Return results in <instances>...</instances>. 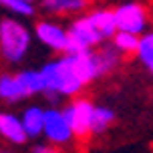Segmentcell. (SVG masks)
<instances>
[{"label":"cell","mask_w":153,"mask_h":153,"mask_svg":"<svg viewBox=\"0 0 153 153\" xmlns=\"http://www.w3.org/2000/svg\"><path fill=\"white\" fill-rule=\"evenodd\" d=\"M93 107H95V103H91L89 99H75L62 109L71 129L75 133V139H87L91 135Z\"/></svg>","instance_id":"5b68a950"},{"label":"cell","mask_w":153,"mask_h":153,"mask_svg":"<svg viewBox=\"0 0 153 153\" xmlns=\"http://www.w3.org/2000/svg\"><path fill=\"white\" fill-rule=\"evenodd\" d=\"M0 137L12 145H22L28 141V135H26L18 115L0 111Z\"/></svg>","instance_id":"9c48e42d"},{"label":"cell","mask_w":153,"mask_h":153,"mask_svg":"<svg viewBox=\"0 0 153 153\" xmlns=\"http://www.w3.org/2000/svg\"><path fill=\"white\" fill-rule=\"evenodd\" d=\"M89 16V20L93 22V26L99 30V34L103 38H113V34L117 32V20H115V12L109 8H97L93 10Z\"/></svg>","instance_id":"7c38bea8"},{"label":"cell","mask_w":153,"mask_h":153,"mask_svg":"<svg viewBox=\"0 0 153 153\" xmlns=\"http://www.w3.org/2000/svg\"><path fill=\"white\" fill-rule=\"evenodd\" d=\"M42 137L54 147H65L75 141V133L71 129L67 117L59 107L45 109V123H42Z\"/></svg>","instance_id":"3957f363"},{"label":"cell","mask_w":153,"mask_h":153,"mask_svg":"<svg viewBox=\"0 0 153 153\" xmlns=\"http://www.w3.org/2000/svg\"><path fill=\"white\" fill-rule=\"evenodd\" d=\"M34 36L42 46L53 53H67L69 48V32L54 20H40L34 24Z\"/></svg>","instance_id":"52a82bcc"},{"label":"cell","mask_w":153,"mask_h":153,"mask_svg":"<svg viewBox=\"0 0 153 153\" xmlns=\"http://www.w3.org/2000/svg\"><path fill=\"white\" fill-rule=\"evenodd\" d=\"M137 59L143 65L153 61V30L151 32H143L139 36V45H137Z\"/></svg>","instance_id":"d6986e66"},{"label":"cell","mask_w":153,"mask_h":153,"mask_svg":"<svg viewBox=\"0 0 153 153\" xmlns=\"http://www.w3.org/2000/svg\"><path fill=\"white\" fill-rule=\"evenodd\" d=\"M0 153H12V151H6V149H0Z\"/></svg>","instance_id":"7402d4cb"},{"label":"cell","mask_w":153,"mask_h":153,"mask_svg":"<svg viewBox=\"0 0 153 153\" xmlns=\"http://www.w3.org/2000/svg\"><path fill=\"white\" fill-rule=\"evenodd\" d=\"M18 81L22 83V89L26 93V97H34V95H42L45 93V81L38 69H24L20 73H16Z\"/></svg>","instance_id":"9a60e30c"},{"label":"cell","mask_w":153,"mask_h":153,"mask_svg":"<svg viewBox=\"0 0 153 153\" xmlns=\"http://www.w3.org/2000/svg\"><path fill=\"white\" fill-rule=\"evenodd\" d=\"M0 6L16 16H32L34 14V2L28 0H0Z\"/></svg>","instance_id":"ac0fdd59"},{"label":"cell","mask_w":153,"mask_h":153,"mask_svg":"<svg viewBox=\"0 0 153 153\" xmlns=\"http://www.w3.org/2000/svg\"><path fill=\"white\" fill-rule=\"evenodd\" d=\"M22 127L26 131L28 139H36L38 135H42V123H45V109L40 105H28L20 115Z\"/></svg>","instance_id":"8fae6325"},{"label":"cell","mask_w":153,"mask_h":153,"mask_svg":"<svg viewBox=\"0 0 153 153\" xmlns=\"http://www.w3.org/2000/svg\"><path fill=\"white\" fill-rule=\"evenodd\" d=\"M32 46L28 26L12 16L0 18V56L10 65H18L26 59Z\"/></svg>","instance_id":"7a4b0ae2"},{"label":"cell","mask_w":153,"mask_h":153,"mask_svg":"<svg viewBox=\"0 0 153 153\" xmlns=\"http://www.w3.org/2000/svg\"><path fill=\"white\" fill-rule=\"evenodd\" d=\"M38 71L45 81V93H54L59 97H75L85 87L73 69V62L67 53H62V56L42 65Z\"/></svg>","instance_id":"6da1fadb"},{"label":"cell","mask_w":153,"mask_h":153,"mask_svg":"<svg viewBox=\"0 0 153 153\" xmlns=\"http://www.w3.org/2000/svg\"><path fill=\"white\" fill-rule=\"evenodd\" d=\"M69 54L73 69L79 75V79L83 81V85L93 83L95 79L101 76L99 71V61H97V51L87 48V51H76V53H67Z\"/></svg>","instance_id":"ba28073f"},{"label":"cell","mask_w":153,"mask_h":153,"mask_svg":"<svg viewBox=\"0 0 153 153\" xmlns=\"http://www.w3.org/2000/svg\"><path fill=\"white\" fill-rule=\"evenodd\" d=\"M28 2H34V0H28Z\"/></svg>","instance_id":"603a6c76"},{"label":"cell","mask_w":153,"mask_h":153,"mask_svg":"<svg viewBox=\"0 0 153 153\" xmlns=\"http://www.w3.org/2000/svg\"><path fill=\"white\" fill-rule=\"evenodd\" d=\"M145 67H147V71H149V73H151V75H153V61H151V62H147Z\"/></svg>","instance_id":"44dd1931"},{"label":"cell","mask_w":153,"mask_h":153,"mask_svg":"<svg viewBox=\"0 0 153 153\" xmlns=\"http://www.w3.org/2000/svg\"><path fill=\"white\" fill-rule=\"evenodd\" d=\"M117 20V30H127L133 34H143L147 28V10L139 2H125L113 10Z\"/></svg>","instance_id":"8992f818"},{"label":"cell","mask_w":153,"mask_h":153,"mask_svg":"<svg viewBox=\"0 0 153 153\" xmlns=\"http://www.w3.org/2000/svg\"><path fill=\"white\" fill-rule=\"evenodd\" d=\"M137 45H139V34H133L127 30H117L113 34V46L121 54H135Z\"/></svg>","instance_id":"e0dca14e"},{"label":"cell","mask_w":153,"mask_h":153,"mask_svg":"<svg viewBox=\"0 0 153 153\" xmlns=\"http://www.w3.org/2000/svg\"><path fill=\"white\" fill-rule=\"evenodd\" d=\"M115 123V111L105 105H95L91 117V135H103Z\"/></svg>","instance_id":"5bb4252c"},{"label":"cell","mask_w":153,"mask_h":153,"mask_svg":"<svg viewBox=\"0 0 153 153\" xmlns=\"http://www.w3.org/2000/svg\"><path fill=\"white\" fill-rule=\"evenodd\" d=\"M30 153H59V151L54 149V145L48 143V145H34Z\"/></svg>","instance_id":"ffe728a7"},{"label":"cell","mask_w":153,"mask_h":153,"mask_svg":"<svg viewBox=\"0 0 153 153\" xmlns=\"http://www.w3.org/2000/svg\"><path fill=\"white\" fill-rule=\"evenodd\" d=\"M119 51L115 48L113 45L111 46H103L97 51V61H99V71H101V76L103 75H109L111 71L117 69V65L121 61V56H119Z\"/></svg>","instance_id":"2e32d148"},{"label":"cell","mask_w":153,"mask_h":153,"mask_svg":"<svg viewBox=\"0 0 153 153\" xmlns=\"http://www.w3.org/2000/svg\"><path fill=\"white\" fill-rule=\"evenodd\" d=\"M24 97H26V93H24L18 76L10 75V73H2L0 75V101L14 105V103H20Z\"/></svg>","instance_id":"30bf717a"},{"label":"cell","mask_w":153,"mask_h":153,"mask_svg":"<svg viewBox=\"0 0 153 153\" xmlns=\"http://www.w3.org/2000/svg\"><path fill=\"white\" fill-rule=\"evenodd\" d=\"M69 48L67 53H76V51H87V48H95L99 46L105 38L99 34V30L93 26L89 16H81L73 20L69 26Z\"/></svg>","instance_id":"277c9868"},{"label":"cell","mask_w":153,"mask_h":153,"mask_svg":"<svg viewBox=\"0 0 153 153\" xmlns=\"http://www.w3.org/2000/svg\"><path fill=\"white\" fill-rule=\"evenodd\" d=\"M40 6L53 14H75L89 6V0H40Z\"/></svg>","instance_id":"4fadbf2b"}]
</instances>
